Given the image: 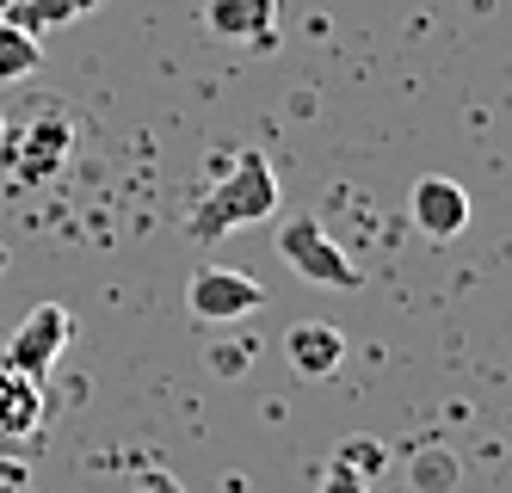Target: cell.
Wrapping results in <instances>:
<instances>
[{
  "label": "cell",
  "instance_id": "obj_1",
  "mask_svg": "<svg viewBox=\"0 0 512 493\" xmlns=\"http://www.w3.org/2000/svg\"><path fill=\"white\" fill-rule=\"evenodd\" d=\"M272 210H278V173H272V161H266V148H241V155L229 161V173L192 204L186 235H192V241H223V235H235V229L266 222Z\"/></svg>",
  "mask_w": 512,
  "mask_h": 493
},
{
  "label": "cell",
  "instance_id": "obj_2",
  "mask_svg": "<svg viewBox=\"0 0 512 493\" xmlns=\"http://www.w3.org/2000/svg\"><path fill=\"white\" fill-rule=\"evenodd\" d=\"M278 253H284V265H290L303 284H327V290H358V284H364V272L352 265V253L327 235L315 216L284 222V229H278Z\"/></svg>",
  "mask_w": 512,
  "mask_h": 493
},
{
  "label": "cell",
  "instance_id": "obj_3",
  "mask_svg": "<svg viewBox=\"0 0 512 493\" xmlns=\"http://www.w3.org/2000/svg\"><path fill=\"white\" fill-rule=\"evenodd\" d=\"M68 155H75V124L56 118V111H44L38 124H25L13 142H0V161H7V173L19 185H50L68 167Z\"/></svg>",
  "mask_w": 512,
  "mask_h": 493
},
{
  "label": "cell",
  "instance_id": "obj_4",
  "mask_svg": "<svg viewBox=\"0 0 512 493\" xmlns=\"http://www.w3.org/2000/svg\"><path fill=\"white\" fill-rule=\"evenodd\" d=\"M75 339V315L62 309V302H38L19 327H13V339H7V352H0V364L7 370H19V376H44L56 370V358H62V346Z\"/></svg>",
  "mask_w": 512,
  "mask_h": 493
},
{
  "label": "cell",
  "instance_id": "obj_5",
  "mask_svg": "<svg viewBox=\"0 0 512 493\" xmlns=\"http://www.w3.org/2000/svg\"><path fill=\"white\" fill-rule=\"evenodd\" d=\"M186 302H192L198 321H241L266 302V290L247 272H229V265H198L192 284H186Z\"/></svg>",
  "mask_w": 512,
  "mask_h": 493
},
{
  "label": "cell",
  "instance_id": "obj_6",
  "mask_svg": "<svg viewBox=\"0 0 512 493\" xmlns=\"http://www.w3.org/2000/svg\"><path fill=\"white\" fill-rule=\"evenodd\" d=\"M469 216H475V204H469V192H463L457 179H414L408 222H414L426 241H457L469 229Z\"/></svg>",
  "mask_w": 512,
  "mask_h": 493
},
{
  "label": "cell",
  "instance_id": "obj_7",
  "mask_svg": "<svg viewBox=\"0 0 512 493\" xmlns=\"http://www.w3.org/2000/svg\"><path fill=\"white\" fill-rule=\"evenodd\" d=\"M204 25L229 44H253V50H272L278 44V0H210Z\"/></svg>",
  "mask_w": 512,
  "mask_h": 493
},
{
  "label": "cell",
  "instance_id": "obj_8",
  "mask_svg": "<svg viewBox=\"0 0 512 493\" xmlns=\"http://www.w3.org/2000/svg\"><path fill=\"white\" fill-rule=\"evenodd\" d=\"M44 426V383L19 370H0V450L31 444Z\"/></svg>",
  "mask_w": 512,
  "mask_h": 493
},
{
  "label": "cell",
  "instance_id": "obj_9",
  "mask_svg": "<svg viewBox=\"0 0 512 493\" xmlns=\"http://www.w3.org/2000/svg\"><path fill=\"white\" fill-rule=\"evenodd\" d=\"M284 358L297 364L303 376H315V383H321V376H334L346 364V333L327 327V321H297V327L284 333Z\"/></svg>",
  "mask_w": 512,
  "mask_h": 493
},
{
  "label": "cell",
  "instance_id": "obj_10",
  "mask_svg": "<svg viewBox=\"0 0 512 493\" xmlns=\"http://www.w3.org/2000/svg\"><path fill=\"white\" fill-rule=\"evenodd\" d=\"M93 7H99V0H13V7L0 13V19H13L19 31H31V37H38V31H50V25H68V19H87Z\"/></svg>",
  "mask_w": 512,
  "mask_h": 493
},
{
  "label": "cell",
  "instance_id": "obj_11",
  "mask_svg": "<svg viewBox=\"0 0 512 493\" xmlns=\"http://www.w3.org/2000/svg\"><path fill=\"white\" fill-rule=\"evenodd\" d=\"M44 68V44L31 31H19L13 19H0V87L7 81H31Z\"/></svg>",
  "mask_w": 512,
  "mask_h": 493
},
{
  "label": "cell",
  "instance_id": "obj_12",
  "mask_svg": "<svg viewBox=\"0 0 512 493\" xmlns=\"http://www.w3.org/2000/svg\"><path fill=\"white\" fill-rule=\"evenodd\" d=\"M334 463H346V469H358V475H377L383 469V450H377V438H346V450Z\"/></svg>",
  "mask_w": 512,
  "mask_h": 493
},
{
  "label": "cell",
  "instance_id": "obj_13",
  "mask_svg": "<svg viewBox=\"0 0 512 493\" xmlns=\"http://www.w3.org/2000/svg\"><path fill=\"white\" fill-rule=\"evenodd\" d=\"M321 493H371V475H358V469L334 463V469H327V481H321Z\"/></svg>",
  "mask_w": 512,
  "mask_h": 493
},
{
  "label": "cell",
  "instance_id": "obj_14",
  "mask_svg": "<svg viewBox=\"0 0 512 493\" xmlns=\"http://www.w3.org/2000/svg\"><path fill=\"white\" fill-rule=\"evenodd\" d=\"M420 475H426V481H432V493H438V487L451 481V457H438V450H432V457H420Z\"/></svg>",
  "mask_w": 512,
  "mask_h": 493
},
{
  "label": "cell",
  "instance_id": "obj_15",
  "mask_svg": "<svg viewBox=\"0 0 512 493\" xmlns=\"http://www.w3.org/2000/svg\"><path fill=\"white\" fill-rule=\"evenodd\" d=\"M0 487H25V463L13 450H0Z\"/></svg>",
  "mask_w": 512,
  "mask_h": 493
},
{
  "label": "cell",
  "instance_id": "obj_16",
  "mask_svg": "<svg viewBox=\"0 0 512 493\" xmlns=\"http://www.w3.org/2000/svg\"><path fill=\"white\" fill-rule=\"evenodd\" d=\"M7 7H13V0H0V13H7Z\"/></svg>",
  "mask_w": 512,
  "mask_h": 493
},
{
  "label": "cell",
  "instance_id": "obj_17",
  "mask_svg": "<svg viewBox=\"0 0 512 493\" xmlns=\"http://www.w3.org/2000/svg\"><path fill=\"white\" fill-rule=\"evenodd\" d=\"M0 142H7V124H0Z\"/></svg>",
  "mask_w": 512,
  "mask_h": 493
},
{
  "label": "cell",
  "instance_id": "obj_18",
  "mask_svg": "<svg viewBox=\"0 0 512 493\" xmlns=\"http://www.w3.org/2000/svg\"><path fill=\"white\" fill-rule=\"evenodd\" d=\"M0 370H7V364H0Z\"/></svg>",
  "mask_w": 512,
  "mask_h": 493
}]
</instances>
